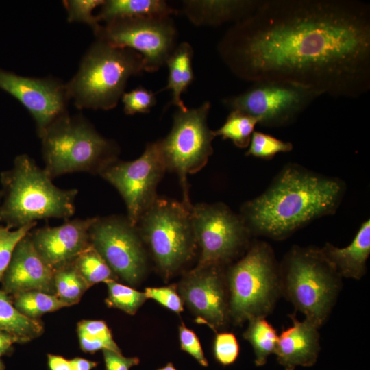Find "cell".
Instances as JSON below:
<instances>
[{
    "mask_svg": "<svg viewBox=\"0 0 370 370\" xmlns=\"http://www.w3.org/2000/svg\"><path fill=\"white\" fill-rule=\"evenodd\" d=\"M197 244L201 248L197 268L221 267L246 252L252 236L240 214L221 202L192 205Z\"/></svg>",
    "mask_w": 370,
    "mask_h": 370,
    "instance_id": "10",
    "label": "cell"
},
{
    "mask_svg": "<svg viewBox=\"0 0 370 370\" xmlns=\"http://www.w3.org/2000/svg\"><path fill=\"white\" fill-rule=\"evenodd\" d=\"M175 10L161 0L104 1L97 14L98 21L106 23L123 18L169 17Z\"/></svg>",
    "mask_w": 370,
    "mask_h": 370,
    "instance_id": "22",
    "label": "cell"
},
{
    "mask_svg": "<svg viewBox=\"0 0 370 370\" xmlns=\"http://www.w3.org/2000/svg\"><path fill=\"white\" fill-rule=\"evenodd\" d=\"M77 332L80 348L84 352L93 354L108 349L121 353L107 324L103 321H81L77 323Z\"/></svg>",
    "mask_w": 370,
    "mask_h": 370,
    "instance_id": "27",
    "label": "cell"
},
{
    "mask_svg": "<svg viewBox=\"0 0 370 370\" xmlns=\"http://www.w3.org/2000/svg\"><path fill=\"white\" fill-rule=\"evenodd\" d=\"M209 101L197 108L179 110L174 114L169 134L158 140L167 171L177 173L183 189V201L191 205L188 193V174L200 171L213 153V130L208 125Z\"/></svg>",
    "mask_w": 370,
    "mask_h": 370,
    "instance_id": "9",
    "label": "cell"
},
{
    "mask_svg": "<svg viewBox=\"0 0 370 370\" xmlns=\"http://www.w3.org/2000/svg\"><path fill=\"white\" fill-rule=\"evenodd\" d=\"M0 89L16 99L29 111L39 136L67 113L70 98L66 84L57 79L24 77L0 68Z\"/></svg>",
    "mask_w": 370,
    "mask_h": 370,
    "instance_id": "15",
    "label": "cell"
},
{
    "mask_svg": "<svg viewBox=\"0 0 370 370\" xmlns=\"http://www.w3.org/2000/svg\"><path fill=\"white\" fill-rule=\"evenodd\" d=\"M15 343H18L16 337L9 333L0 331V357L11 352L12 345Z\"/></svg>",
    "mask_w": 370,
    "mask_h": 370,
    "instance_id": "41",
    "label": "cell"
},
{
    "mask_svg": "<svg viewBox=\"0 0 370 370\" xmlns=\"http://www.w3.org/2000/svg\"><path fill=\"white\" fill-rule=\"evenodd\" d=\"M95 35L111 46L138 52L144 71L154 72L174 50L176 29L169 16L123 18L106 23Z\"/></svg>",
    "mask_w": 370,
    "mask_h": 370,
    "instance_id": "13",
    "label": "cell"
},
{
    "mask_svg": "<svg viewBox=\"0 0 370 370\" xmlns=\"http://www.w3.org/2000/svg\"><path fill=\"white\" fill-rule=\"evenodd\" d=\"M95 219L66 220L59 226L34 228L29 235L41 258L55 269L73 261L90 245L89 230Z\"/></svg>",
    "mask_w": 370,
    "mask_h": 370,
    "instance_id": "17",
    "label": "cell"
},
{
    "mask_svg": "<svg viewBox=\"0 0 370 370\" xmlns=\"http://www.w3.org/2000/svg\"><path fill=\"white\" fill-rule=\"evenodd\" d=\"M158 370H177L172 363H167L164 367Z\"/></svg>",
    "mask_w": 370,
    "mask_h": 370,
    "instance_id": "43",
    "label": "cell"
},
{
    "mask_svg": "<svg viewBox=\"0 0 370 370\" xmlns=\"http://www.w3.org/2000/svg\"><path fill=\"white\" fill-rule=\"evenodd\" d=\"M11 298L14 307L21 314L33 319L68 306L56 295L41 291L23 292L11 296Z\"/></svg>",
    "mask_w": 370,
    "mask_h": 370,
    "instance_id": "29",
    "label": "cell"
},
{
    "mask_svg": "<svg viewBox=\"0 0 370 370\" xmlns=\"http://www.w3.org/2000/svg\"><path fill=\"white\" fill-rule=\"evenodd\" d=\"M179 338L182 350L190 354L201 366H208L201 343L194 332L182 324L179 327Z\"/></svg>",
    "mask_w": 370,
    "mask_h": 370,
    "instance_id": "38",
    "label": "cell"
},
{
    "mask_svg": "<svg viewBox=\"0 0 370 370\" xmlns=\"http://www.w3.org/2000/svg\"><path fill=\"white\" fill-rule=\"evenodd\" d=\"M0 331L16 337L19 343L39 337L44 332L42 322L21 314L14 306L11 297L0 288Z\"/></svg>",
    "mask_w": 370,
    "mask_h": 370,
    "instance_id": "24",
    "label": "cell"
},
{
    "mask_svg": "<svg viewBox=\"0 0 370 370\" xmlns=\"http://www.w3.org/2000/svg\"><path fill=\"white\" fill-rule=\"evenodd\" d=\"M47 365L49 370H71L70 360L59 355L49 354Z\"/></svg>",
    "mask_w": 370,
    "mask_h": 370,
    "instance_id": "40",
    "label": "cell"
},
{
    "mask_svg": "<svg viewBox=\"0 0 370 370\" xmlns=\"http://www.w3.org/2000/svg\"><path fill=\"white\" fill-rule=\"evenodd\" d=\"M290 318L293 325L278 336L274 352L277 360L285 370H294L297 366L311 367L320 352L319 327L307 319L299 321L295 314Z\"/></svg>",
    "mask_w": 370,
    "mask_h": 370,
    "instance_id": "19",
    "label": "cell"
},
{
    "mask_svg": "<svg viewBox=\"0 0 370 370\" xmlns=\"http://www.w3.org/2000/svg\"><path fill=\"white\" fill-rule=\"evenodd\" d=\"M230 312L237 322L269 314L281 294L280 264L265 241H251L227 271Z\"/></svg>",
    "mask_w": 370,
    "mask_h": 370,
    "instance_id": "7",
    "label": "cell"
},
{
    "mask_svg": "<svg viewBox=\"0 0 370 370\" xmlns=\"http://www.w3.org/2000/svg\"><path fill=\"white\" fill-rule=\"evenodd\" d=\"M191 207L183 201L157 197L136 225L156 264L165 274L176 271L194 254L197 242Z\"/></svg>",
    "mask_w": 370,
    "mask_h": 370,
    "instance_id": "8",
    "label": "cell"
},
{
    "mask_svg": "<svg viewBox=\"0 0 370 370\" xmlns=\"http://www.w3.org/2000/svg\"><path fill=\"white\" fill-rule=\"evenodd\" d=\"M240 347L236 338L232 333L217 334L213 347L215 359L223 366L233 364L237 359Z\"/></svg>",
    "mask_w": 370,
    "mask_h": 370,
    "instance_id": "36",
    "label": "cell"
},
{
    "mask_svg": "<svg viewBox=\"0 0 370 370\" xmlns=\"http://www.w3.org/2000/svg\"><path fill=\"white\" fill-rule=\"evenodd\" d=\"M219 51L242 79L358 98L370 89V7L356 0H260Z\"/></svg>",
    "mask_w": 370,
    "mask_h": 370,
    "instance_id": "1",
    "label": "cell"
},
{
    "mask_svg": "<svg viewBox=\"0 0 370 370\" xmlns=\"http://www.w3.org/2000/svg\"><path fill=\"white\" fill-rule=\"evenodd\" d=\"M293 149L291 142L284 141L264 132L254 131L245 155L262 160H271L279 153Z\"/></svg>",
    "mask_w": 370,
    "mask_h": 370,
    "instance_id": "32",
    "label": "cell"
},
{
    "mask_svg": "<svg viewBox=\"0 0 370 370\" xmlns=\"http://www.w3.org/2000/svg\"><path fill=\"white\" fill-rule=\"evenodd\" d=\"M56 295L68 306L77 304L90 287L71 261L54 269Z\"/></svg>",
    "mask_w": 370,
    "mask_h": 370,
    "instance_id": "26",
    "label": "cell"
},
{
    "mask_svg": "<svg viewBox=\"0 0 370 370\" xmlns=\"http://www.w3.org/2000/svg\"><path fill=\"white\" fill-rule=\"evenodd\" d=\"M345 192L341 179L289 162L262 194L242 205L239 214L252 236L282 241L310 222L334 214Z\"/></svg>",
    "mask_w": 370,
    "mask_h": 370,
    "instance_id": "2",
    "label": "cell"
},
{
    "mask_svg": "<svg viewBox=\"0 0 370 370\" xmlns=\"http://www.w3.org/2000/svg\"><path fill=\"white\" fill-rule=\"evenodd\" d=\"M167 171L159 141L147 145L132 161L116 160L100 175L119 193L125 204L127 218L136 227L140 217L157 198L156 188Z\"/></svg>",
    "mask_w": 370,
    "mask_h": 370,
    "instance_id": "12",
    "label": "cell"
},
{
    "mask_svg": "<svg viewBox=\"0 0 370 370\" xmlns=\"http://www.w3.org/2000/svg\"><path fill=\"white\" fill-rule=\"evenodd\" d=\"M71 370H92L98 362L86 358L76 357L70 360Z\"/></svg>",
    "mask_w": 370,
    "mask_h": 370,
    "instance_id": "42",
    "label": "cell"
},
{
    "mask_svg": "<svg viewBox=\"0 0 370 370\" xmlns=\"http://www.w3.org/2000/svg\"><path fill=\"white\" fill-rule=\"evenodd\" d=\"M259 119L238 110H231L221 127L213 130L214 136L230 140L241 149L248 147Z\"/></svg>",
    "mask_w": 370,
    "mask_h": 370,
    "instance_id": "28",
    "label": "cell"
},
{
    "mask_svg": "<svg viewBox=\"0 0 370 370\" xmlns=\"http://www.w3.org/2000/svg\"><path fill=\"white\" fill-rule=\"evenodd\" d=\"M102 352L106 370H130L140 362L137 357H125L121 353L108 349Z\"/></svg>",
    "mask_w": 370,
    "mask_h": 370,
    "instance_id": "39",
    "label": "cell"
},
{
    "mask_svg": "<svg viewBox=\"0 0 370 370\" xmlns=\"http://www.w3.org/2000/svg\"><path fill=\"white\" fill-rule=\"evenodd\" d=\"M121 100L124 112L128 115L148 113L156 103L155 94L142 86L124 92Z\"/></svg>",
    "mask_w": 370,
    "mask_h": 370,
    "instance_id": "35",
    "label": "cell"
},
{
    "mask_svg": "<svg viewBox=\"0 0 370 370\" xmlns=\"http://www.w3.org/2000/svg\"><path fill=\"white\" fill-rule=\"evenodd\" d=\"M106 284L108 286L106 304L129 314H134L147 299L145 293L118 283L115 280L108 281Z\"/></svg>",
    "mask_w": 370,
    "mask_h": 370,
    "instance_id": "31",
    "label": "cell"
},
{
    "mask_svg": "<svg viewBox=\"0 0 370 370\" xmlns=\"http://www.w3.org/2000/svg\"><path fill=\"white\" fill-rule=\"evenodd\" d=\"M89 238L116 275L131 284L141 279L146 268L145 253L136 227L127 217H95Z\"/></svg>",
    "mask_w": 370,
    "mask_h": 370,
    "instance_id": "14",
    "label": "cell"
},
{
    "mask_svg": "<svg viewBox=\"0 0 370 370\" xmlns=\"http://www.w3.org/2000/svg\"><path fill=\"white\" fill-rule=\"evenodd\" d=\"M321 249L341 278L361 279L366 273L370 254L369 219L361 223L348 246L339 248L326 243Z\"/></svg>",
    "mask_w": 370,
    "mask_h": 370,
    "instance_id": "20",
    "label": "cell"
},
{
    "mask_svg": "<svg viewBox=\"0 0 370 370\" xmlns=\"http://www.w3.org/2000/svg\"><path fill=\"white\" fill-rule=\"evenodd\" d=\"M260 2V0L185 1L184 11L197 25H219L245 18L257 8Z\"/></svg>",
    "mask_w": 370,
    "mask_h": 370,
    "instance_id": "21",
    "label": "cell"
},
{
    "mask_svg": "<svg viewBox=\"0 0 370 370\" xmlns=\"http://www.w3.org/2000/svg\"><path fill=\"white\" fill-rule=\"evenodd\" d=\"M40 137L44 169L52 179L73 172L100 175L118 160L116 145L99 134L79 116L64 114Z\"/></svg>",
    "mask_w": 370,
    "mask_h": 370,
    "instance_id": "5",
    "label": "cell"
},
{
    "mask_svg": "<svg viewBox=\"0 0 370 370\" xmlns=\"http://www.w3.org/2000/svg\"><path fill=\"white\" fill-rule=\"evenodd\" d=\"M143 71L140 53L98 40L86 53L66 88L78 108L107 110L116 107L129 78Z\"/></svg>",
    "mask_w": 370,
    "mask_h": 370,
    "instance_id": "4",
    "label": "cell"
},
{
    "mask_svg": "<svg viewBox=\"0 0 370 370\" xmlns=\"http://www.w3.org/2000/svg\"><path fill=\"white\" fill-rule=\"evenodd\" d=\"M181 293L190 309L212 327L225 323L227 307L221 267L197 268L183 282Z\"/></svg>",
    "mask_w": 370,
    "mask_h": 370,
    "instance_id": "18",
    "label": "cell"
},
{
    "mask_svg": "<svg viewBox=\"0 0 370 370\" xmlns=\"http://www.w3.org/2000/svg\"><path fill=\"white\" fill-rule=\"evenodd\" d=\"M243 337L251 345L258 367L266 364L268 357L275 352L278 335L275 329L263 317L251 319Z\"/></svg>",
    "mask_w": 370,
    "mask_h": 370,
    "instance_id": "25",
    "label": "cell"
},
{
    "mask_svg": "<svg viewBox=\"0 0 370 370\" xmlns=\"http://www.w3.org/2000/svg\"><path fill=\"white\" fill-rule=\"evenodd\" d=\"M321 94L308 87L282 80L253 82L245 92L223 100L231 110L259 119V125L280 127L293 123Z\"/></svg>",
    "mask_w": 370,
    "mask_h": 370,
    "instance_id": "11",
    "label": "cell"
},
{
    "mask_svg": "<svg viewBox=\"0 0 370 370\" xmlns=\"http://www.w3.org/2000/svg\"><path fill=\"white\" fill-rule=\"evenodd\" d=\"M0 370H5V365L1 359H0Z\"/></svg>",
    "mask_w": 370,
    "mask_h": 370,
    "instance_id": "44",
    "label": "cell"
},
{
    "mask_svg": "<svg viewBox=\"0 0 370 370\" xmlns=\"http://www.w3.org/2000/svg\"><path fill=\"white\" fill-rule=\"evenodd\" d=\"M103 0H66L63 5L66 10L69 22H81L88 25L96 34L100 25L93 10L101 6Z\"/></svg>",
    "mask_w": 370,
    "mask_h": 370,
    "instance_id": "33",
    "label": "cell"
},
{
    "mask_svg": "<svg viewBox=\"0 0 370 370\" xmlns=\"http://www.w3.org/2000/svg\"><path fill=\"white\" fill-rule=\"evenodd\" d=\"M193 51L188 42H182L174 49L166 61L169 69L168 82L163 90H171L172 98L169 104L174 105L179 110H186L181 96L194 79L192 66Z\"/></svg>",
    "mask_w": 370,
    "mask_h": 370,
    "instance_id": "23",
    "label": "cell"
},
{
    "mask_svg": "<svg viewBox=\"0 0 370 370\" xmlns=\"http://www.w3.org/2000/svg\"><path fill=\"white\" fill-rule=\"evenodd\" d=\"M1 192H0V201H1Z\"/></svg>",
    "mask_w": 370,
    "mask_h": 370,
    "instance_id": "45",
    "label": "cell"
},
{
    "mask_svg": "<svg viewBox=\"0 0 370 370\" xmlns=\"http://www.w3.org/2000/svg\"><path fill=\"white\" fill-rule=\"evenodd\" d=\"M37 222L22 227L10 230L0 225V281L10 262L18 241L36 225Z\"/></svg>",
    "mask_w": 370,
    "mask_h": 370,
    "instance_id": "34",
    "label": "cell"
},
{
    "mask_svg": "<svg viewBox=\"0 0 370 370\" xmlns=\"http://www.w3.org/2000/svg\"><path fill=\"white\" fill-rule=\"evenodd\" d=\"M281 294L319 328L341 286V276L321 248L293 246L280 264Z\"/></svg>",
    "mask_w": 370,
    "mask_h": 370,
    "instance_id": "6",
    "label": "cell"
},
{
    "mask_svg": "<svg viewBox=\"0 0 370 370\" xmlns=\"http://www.w3.org/2000/svg\"><path fill=\"white\" fill-rule=\"evenodd\" d=\"M0 223L15 230L40 219L69 220L75 211L77 189H62L29 156H17L0 173Z\"/></svg>",
    "mask_w": 370,
    "mask_h": 370,
    "instance_id": "3",
    "label": "cell"
},
{
    "mask_svg": "<svg viewBox=\"0 0 370 370\" xmlns=\"http://www.w3.org/2000/svg\"><path fill=\"white\" fill-rule=\"evenodd\" d=\"M0 282L2 290L11 296L32 291L56 295L54 269L37 252L29 232L16 244Z\"/></svg>",
    "mask_w": 370,
    "mask_h": 370,
    "instance_id": "16",
    "label": "cell"
},
{
    "mask_svg": "<svg viewBox=\"0 0 370 370\" xmlns=\"http://www.w3.org/2000/svg\"><path fill=\"white\" fill-rule=\"evenodd\" d=\"M77 270L89 286L99 282L115 280L114 273L106 261L91 245L73 260Z\"/></svg>",
    "mask_w": 370,
    "mask_h": 370,
    "instance_id": "30",
    "label": "cell"
},
{
    "mask_svg": "<svg viewBox=\"0 0 370 370\" xmlns=\"http://www.w3.org/2000/svg\"><path fill=\"white\" fill-rule=\"evenodd\" d=\"M145 293L147 298L154 299L173 312L180 313L183 310L182 300L173 286L146 288Z\"/></svg>",
    "mask_w": 370,
    "mask_h": 370,
    "instance_id": "37",
    "label": "cell"
}]
</instances>
